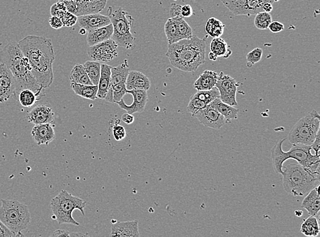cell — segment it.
Listing matches in <instances>:
<instances>
[{"instance_id":"9c48e42d","label":"cell","mask_w":320,"mask_h":237,"mask_svg":"<svg viewBox=\"0 0 320 237\" xmlns=\"http://www.w3.org/2000/svg\"><path fill=\"white\" fill-rule=\"evenodd\" d=\"M320 117L312 110L299 120L290 130L288 139L292 145L311 146L320 131Z\"/></svg>"},{"instance_id":"ab89813d","label":"cell","mask_w":320,"mask_h":237,"mask_svg":"<svg viewBox=\"0 0 320 237\" xmlns=\"http://www.w3.org/2000/svg\"><path fill=\"white\" fill-rule=\"evenodd\" d=\"M60 19L64 27H72L77 24L78 17L73 13L66 11L64 15L61 16Z\"/></svg>"},{"instance_id":"11a10c76","label":"cell","mask_w":320,"mask_h":237,"mask_svg":"<svg viewBox=\"0 0 320 237\" xmlns=\"http://www.w3.org/2000/svg\"><path fill=\"white\" fill-rule=\"evenodd\" d=\"M87 31L85 29H84V28H81L80 31V34H87Z\"/></svg>"},{"instance_id":"d4e9b609","label":"cell","mask_w":320,"mask_h":237,"mask_svg":"<svg viewBox=\"0 0 320 237\" xmlns=\"http://www.w3.org/2000/svg\"><path fill=\"white\" fill-rule=\"evenodd\" d=\"M127 59L116 67L111 68V86L112 87L121 84H126L128 73H129Z\"/></svg>"},{"instance_id":"8992f818","label":"cell","mask_w":320,"mask_h":237,"mask_svg":"<svg viewBox=\"0 0 320 237\" xmlns=\"http://www.w3.org/2000/svg\"><path fill=\"white\" fill-rule=\"evenodd\" d=\"M0 221L16 237L24 236L22 232L30 224L31 215L27 205L15 200H1Z\"/></svg>"},{"instance_id":"8fae6325","label":"cell","mask_w":320,"mask_h":237,"mask_svg":"<svg viewBox=\"0 0 320 237\" xmlns=\"http://www.w3.org/2000/svg\"><path fill=\"white\" fill-rule=\"evenodd\" d=\"M238 86L234 78L224 74L223 72L220 73L215 85L219 89V99L226 104L237 106L236 92Z\"/></svg>"},{"instance_id":"5bb4252c","label":"cell","mask_w":320,"mask_h":237,"mask_svg":"<svg viewBox=\"0 0 320 237\" xmlns=\"http://www.w3.org/2000/svg\"><path fill=\"white\" fill-rule=\"evenodd\" d=\"M193 117L196 118L204 126L214 129H221L226 122L225 118L210 103L197 112Z\"/></svg>"},{"instance_id":"7c38bea8","label":"cell","mask_w":320,"mask_h":237,"mask_svg":"<svg viewBox=\"0 0 320 237\" xmlns=\"http://www.w3.org/2000/svg\"><path fill=\"white\" fill-rule=\"evenodd\" d=\"M118 45L113 39H109L96 45L89 46L87 55L96 62H107L113 60L118 55Z\"/></svg>"},{"instance_id":"44dd1931","label":"cell","mask_w":320,"mask_h":237,"mask_svg":"<svg viewBox=\"0 0 320 237\" xmlns=\"http://www.w3.org/2000/svg\"><path fill=\"white\" fill-rule=\"evenodd\" d=\"M127 90L133 89H143L148 90L151 87L150 80L148 77L137 71H129L126 81Z\"/></svg>"},{"instance_id":"4fadbf2b","label":"cell","mask_w":320,"mask_h":237,"mask_svg":"<svg viewBox=\"0 0 320 237\" xmlns=\"http://www.w3.org/2000/svg\"><path fill=\"white\" fill-rule=\"evenodd\" d=\"M17 82L6 65L0 63V103L15 98Z\"/></svg>"},{"instance_id":"6f0895ef","label":"cell","mask_w":320,"mask_h":237,"mask_svg":"<svg viewBox=\"0 0 320 237\" xmlns=\"http://www.w3.org/2000/svg\"><path fill=\"white\" fill-rule=\"evenodd\" d=\"M279 0H273L274 2H277V1H279Z\"/></svg>"},{"instance_id":"9a60e30c","label":"cell","mask_w":320,"mask_h":237,"mask_svg":"<svg viewBox=\"0 0 320 237\" xmlns=\"http://www.w3.org/2000/svg\"><path fill=\"white\" fill-rule=\"evenodd\" d=\"M126 93L133 96V103L130 105H126L125 102L122 99L116 103L119 105V108L131 114L144 112L148 101L147 90L143 89H133L126 91Z\"/></svg>"},{"instance_id":"f35d334b","label":"cell","mask_w":320,"mask_h":237,"mask_svg":"<svg viewBox=\"0 0 320 237\" xmlns=\"http://www.w3.org/2000/svg\"><path fill=\"white\" fill-rule=\"evenodd\" d=\"M263 50L261 48L254 49L251 52L248 53L247 55V62L251 64L259 62L262 58Z\"/></svg>"},{"instance_id":"bcb514c9","label":"cell","mask_w":320,"mask_h":237,"mask_svg":"<svg viewBox=\"0 0 320 237\" xmlns=\"http://www.w3.org/2000/svg\"><path fill=\"white\" fill-rule=\"evenodd\" d=\"M193 14V10L191 5L186 4L181 7V16L183 18H188L191 17Z\"/></svg>"},{"instance_id":"ffe728a7","label":"cell","mask_w":320,"mask_h":237,"mask_svg":"<svg viewBox=\"0 0 320 237\" xmlns=\"http://www.w3.org/2000/svg\"><path fill=\"white\" fill-rule=\"evenodd\" d=\"M114 33V28L112 24L97 28L94 30L87 31V43L88 46L96 45L109 39H111Z\"/></svg>"},{"instance_id":"5b68a950","label":"cell","mask_w":320,"mask_h":237,"mask_svg":"<svg viewBox=\"0 0 320 237\" xmlns=\"http://www.w3.org/2000/svg\"><path fill=\"white\" fill-rule=\"evenodd\" d=\"M286 139H281L271 149V159L274 172L281 175L285 161L291 159L314 173H320V156L311 153V146L292 145L289 151L284 152L282 147Z\"/></svg>"},{"instance_id":"1f68e13d","label":"cell","mask_w":320,"mask_h":237,"mask_svg":"<svg viewBox=\"0 0 320 237\" xmlns=\"http://www.w3.org/2000/svg\"><path fill=\"white\" fill-rule=\"evenodd\" d=\"M41 99L34 91L29 89H24L19 92L17 100L25 108H31Z\"/></svg>"},{"instance_id":"603a6c76","label":"cell","mask_w":320,"mask_h":237,"mask_svg":"<svg viewBox=\"0 0 320 237\" xmlns=\"http://www.w3.org/2000/svg\"><path fill=\"white\" fill-rule=\"evenodd\" d=\"M217 79V72L205 70L195 81L193 87L198 91L208 90L215 87Z\"/></svg>"},{"instance_id":"4dcf8cb0","label":"cell","mask_w":320,"mask_h":237,"mask_svg":"<svg viewBox=\"0 0 320 237\" xmlns=\"http://www.w3.org/2000/svg\"><path fill=\"white\" fill-rule=\"evenodd\" d=\"M224 24L214 17H210L205 24V31L212 38L221 37L224 31Z\"/></svg>"},{"instance_id":"9f6ffc18","label":"cell","mask_w":320,"mask_h":237,"mask_svg":"<svg viewBox=\"0 0 320 237\" xmlns=\"http://www.w3.org/2000/svg\"><path fill=\"white\" fill-rule=\"evenodd\" d=\"M302 211H298V212H296V216H298V217H300V216L302 215Z\"/></svg>"},{"instance_id":"7402d4cb","label":"cell","mask_w":320,"mask_h":237,"mask_svg":"<svg viewBox=\"0 0 320 237\" xmlns=\"http://www.w3.org/2000/svg\"><path fill=\"white\" fill-rule=\"evenodd\" d=\"M319 187L311 189L302 203V208H305L310 216H316L320 211V198Z\"/></svg>"},{"instance_id":"836d02e7","label":"cell","mask_w":320,"mask_h":237,"mask_svg":"<svg viewBox=\"0 0 320 237\" xmlns=\"http://www.w3.org/2000/svg\"><path fill=\"white\" fill-rule=\"evenodd\" d=\"M84 67L93 85L98 86L101 75V64L96 61H87L84 64Z\"/></svg>"},{"instance_id":"816d5d0a","label":"cell","mask_w":320,"mask_h":237,"mask_svg":"<svg viewBox=\"0 0 320 237\" xmlns=\"http://www.w3.org/2000/svg\"><path fill=\"white\" fill-rule=\"evenodd\" d=\"M53 237H71V233L65 230H57L53 233Z\"/></svg>"},{"instance_id":"db71d44e","label":"cell","mask_w":320,"mask_h":237,"mask_svg":"<svg viewBox=\"0 0 320 237\" xmlns=\"http://www.w3.org/2000/svg\"><path fill=\"white\" fill-rule=\"evenodd\" d=\"M208 57H209V59H211V60H213V61L217 60V56L214 55V54L212 52H210V53H209Z\"/></svg>"},{"instance_id":"ee69618b","label":"cell","mask_w":320,"mask_h":237,"mask_svg":"<svg viewBox=\"0 0 320 237\" xmlns=\"http://www.w3.org/2000/svg\"><path fill=\"white\" fill-rule=\"evenodd\" d=\"M269 30L273 33L280 32L284 30V25L279 22H273L270 24L268 26Z\"/></svg>"},{"instance_id":"f6af8a7d","label":"cell","mask_w":320,"mask_h":237,"mask_svg":"<svg viewBox=\"0 0 320 237\" xmlns=\"http://www.w3.org/2000/svg\"><path fill=\"white\" fill-rule=\"evenodd\" d=\"M181 7L182 6H180V4H177V3H172L170 10V15L171 18L181 16Z\"/></svg>"},{"instance_id":"52a82bcc","label":"cell","mask_w":320,"mask_h":237,"mask_svg":"<svg viewBox=\"0 0 320 237\" xmlns=\"http://www.w3.org/2000/svg\"><path fill=\"white\" fill-rule=\"evenodd\" d=\"M107 15L113 25L112 39L119 47L126 50H133L135 38L131 32L134 22L133 17L122 7L114 8L110 6L107 10Z\"/></svg>"},{"instance_id":"681fc988","label":"cell","mask_w":320,"mask_h":237,"mask_svg":"<svg viewBox=\"0 0 320 237\" xmlns=\"http://www.w3.org/2000/svg\"><path fill=\"white\" fill-rule=\"evenodd\" d=\"M320 131L318 133L317 136L315 139L314 142H313L312 145H311V150H314L315 154L320 156Z\"/></svg>"},{"instance_id":"7dc6e473","label":"cell","mask_w":320,"mask_h":237,"mask_svg":"<svg viewBox=\"0 0 320 237\" xmlns=\"http://www.w3.org/2000/svg\"><path fill=\"white\" fill-rule=\"evenodd\" d=\"M16 237L14 233L8 229V228L0 221V237Z\"/></svg>"},{"instance_id":"3957f363","label":"cell","mask_w":320,"mask_h":237,"mask_svg":"<svg viewBox=\"0 0 320 237\" xmlns=\"http://www.w3.org/2000/svg\"><path fill=\"white\" fill-rule=\"evenodd\" d=\"M206 43L193 35L190 39L169 45L166 56L172 66L184 72H194L204 64Z\"/></svg>"},{"instance_id":"60d3db41","label":"cell","mask_w":320,"mask_h":237,"mask_svg":"<svg viewBox=\"0 0 320 237\" xmlns=\"http://www.w3.org/2000/svg\"><path fill=\"white\" fill-rule=\"evenodd\" d=\"M66 11H67V10H66V6H64V3L59 1L53 4L50 8L51 15L56 16V17H59V18Z\"/></svg>"},{"instance_id":"d6a6232c","label":"cell","mask_w":320,"mask_h":237,"mask_svg":"<svg viewBox=\"0 0 320 237\" xmlns=\"http://www.w3.org/2000/svg\"><path fill=\"white\" fill-rule=\"evenodd\" d=\"M172 19L176 24L179 40L190 39L193 37V29L182 17H172Z\"/></svg>"},{"instance_id":"cb8c5ba5","label":"cell","mask_w":320,"mask_h":237,"mask_svg":"<svg viewBox=\"0 0 320 237\" xmlns=\"http://www.w3.org/2000/svg\"><path fill=\"white\" fill-rule=\"evenodd\" d=\"M111 68L112 66L106 64H101V75L98 84L97 98L105 99L111 86Z\"/></svg>"},{"instance_id":"4316f807","label":"cell","mask_w":320,"mask_h":237,"mask_svg":"<svg viewBox=\"0 0 320 237\" xmlns=\"http://www.w3.org/2000/svg\"><path fill=\"white\" fill-rule=\"evenodd\" d=\"M70 87L77 95L84 99L94 101L97 99L98 86L86 84H70Z\"/></svg>"},{"instance_id":"e575fe53","label":"cell","mask_w":320,"mask_h":237,"mask_svg":"<svg viewBox=\"0 0 320 237\" xmlns=\"http://www.w3.org/2000/svg\"><path fill=\"white\" fill-rule=\"evenodd\" d=\"M165 32L168 40V45L179 41L178 32L176 24L172 18L168 19L165 24Z\"/></svg>"},{"instance_id":"f546056e","label":"cell","mask_w":320,"mask_h":237,"mask_svg":"<svg viewBox=\"0 0 320 237\" xmlns=\"http://www.w3.org/2000/svg\"><path fill=\"white\" fill-rule=\"evenodd\" d=\"M300 232L307 237H318L320 234V226L315 216H309L305 219L300 227Z\"/></svg>"},{"instance_id":"8d00e7d4","label":"cell","mask_w":320,"mask_h":237,"mask_svg":"<svg viewBox=\"0 0 320 237\" xmlns=\"http://www.w3.org/2000/svg\"><path fill=\"white\" fill-rule=\"evenodd\" d=\"M272 22V16L265 12H260L257 13L255 17L254 25L258 29H268L269 25Z\"/></svg>"},{"instance_id":"d6986e66","label":"cell","mask_w":320,"mask_h":237,"mask_svg":"<svg viewBox=\"0 0 320 237\" xmlns=\"http://www.w3.org/2000/svg\"><path fill=\"white\" fill-rule=\"evenodd\" d=\"M110 236L120 237H140L138 222L135 220L116 222L112 226Z\"/></svg>"},{"instance_id":"ba28073f","label":"cell","mask_w":320,"mask_h":237,"mask_svg":"<svg viewBox=\"0 0 320 237\" xmlns=\"http://www.w3.org/2000/svg\"><path fill=\"white\" fill-rule=\"evenodd\" d=\"M86 206V201L73 196L66 190L61 191L50 203L53 215L59 224H70L80 226V223L73 218V212L78 209L83 215H85L84 208Z\"/></svg>"},{"instance_id":"83f0119b","label":"cell","mask_w":320,"mask_h":237,"mask_svg":"<svg viewBox=\"0 0 320 237\" xmlns=\"http://www.w3.org/2000/svg\"><path fill=\"white\" fill-rule=\"evenodd\" d=\"M70 84L93 85L86 73L84 65L77 64L74 66L70 74Z\"/></svg>"},{"instance_id":"d590c367","label":"cell","mask_w":320,"mask_h":237,"mask_svg":"<svg viewBox=\"0 0 320 237\" xmlns=\"http://www.w3.org/2000/svg\"><path fill=\"white\" fill-rule=\"evenodd\" d=\"M87 14L101 13L106 6L107 0H84Z\"/></svg>"},{"instance_id":"277c9868","label":"cell","mask_w":320,"mask_h":237,"mask_svg":"<svg viewBox=\"0 0 320 237\" xmlns=\"http://www.w3.org/2000/svg\"><path fill=\"white\" fill-rule=\"evenodd\" d=\"M283 165V187L293 196H306L320 184V173H314L296 161H285Z\"/></svg>"},{"instance_id":"7a4b0ae2","label":"cell","mask_w":320,"mask_h":237,"mask_svg":"<svg viewBox=\"0 0 320 237\" xmlns=\"http://www.w3.org/2000/svg\"><path fill=\"white\" fill-rule=\"evenodd\" d=\"M0 63L6 65L15 77L17 82L16 100L19 92L24 89H31L40 98L45 96V89L31 73L29 61L19 48L18 43L10 41L3 47L0 53Z\"/></svg>"},{"instance_id":"b9f144b4","label":"cell","mask_w":320,"mask_h":237,"mask_svg":"<svg viewBox=\"0 0 320 237\" xmlns=\"http://www.w3.org/2000/svg\"><path fill=\"white\" fill-rule=\"evenodd\" d=\"M113 135L114 138L117 141H121L123 139L125 138L126 133L124 126L119 124H116L113 126Z\"/></svg>"},{"instance_id":"7bdbcfd3","label":"cell","mask_w":320,"mask_h":237,"mask_svg":"<svg viewBox=\"0 0 320 237\" xmlns=\"http://www.w3.org/2000/svg\"><path fill=\"white\" fill-rule=\"evenodd\" d=\"M49 25L55 30H59L64 27L63 23L59 17L52 16L49 19Z\"/></svg>"},{"instance_id":"2e32d148","label":"cell","mask_w":320,"mask_h":237,"mask_svg":"<svg viewBox=\"0 0 320 237\" xmlns=\"http://www.w3.org/2000/svg\"><path fill=\"white\" fill-rule=\"evenodd\" d=\"M26 118L28 122L34 124L52 123L55 119V112L51 105L38 104L28 112Z\"/></svg>"},{"instance_id":"f1b7e54d","label":"cell","mask_w":320,"mask_h":237,"mask_svg":"<svg viewBox=\"0 0 320 237\" xmlns=\"http://www.w3.org/2000/svg\"><path fill=\"white\" fill-rule=\"evenodd\" d=\"M210 52L213 53L217 57H223L224 59L231 56L232 51L229 49L226 40L222 38H214L210 43Z\"/></svg>"},{"instance_id":"484cf974","label":"cell","mask_w":320,"mask_h":237,"mask_svg":"<svg viewBox=\"0 0 320 237\" xmlns=\"http://www.w3.org/2000/svg\"><path fill=\"white\" fill-rule=\"evenodd\" d=\"M210 104L225 118L226 121L234 120L238 118L239 110L233 106L223 103L219 98L213 100L211 102Z\"/></svg>"},{"instance_id":"ac0fdd59","label":"cell","mask_w":320,"mask_h":237,"mask_svg":"<svg viewBox=\"0 0 320 237\" xmlns=\"http://www.w3.org/2000/svg\"><path fill=\"white\" fill-rule=\"evenodd\" d=\"M31 136L38 145H48L56 138L55 131L52 123L35 124L31 130Z\"/></svg>"},{"instance_id":"6da1fadb","label":"cell","mask_w":320,"mask_h":237,"mask_svg":"<svg viewBox=\"0 0 320 237\" xmlns=\"http://www.w3.org/2000/svg\"><path fill=\"white\" fill-rule=\"evenodd\" d=\"M18 45L29 61L36 80L44 89L50 87L54 82L53 64L56 59L52 40L30 35L21 40Z\"/></svg>"},{"instance_id":"e0dca14e","label":"cell","mask_w":320,"mask_h":237,"mask_svg":"<svg viewBox=\"0 0 320 237\" xmlns=\"http://www.w3.org/2000/svg\"><path fill=\"white\" fill-rule=\"evenodd\" d=\"M77 22L81 28H84L87 31L112 24L108 16L102 15L100 13L79 16Z\"/></svg>"},{"instance_id":"30bf717a","label":"cell","mask_w":320,"mask_h":237,"mask_svg":"<svg viewBox=\"0 0 320 237\" xmlns=\"http://www.w3.org/2000/svg\"><path fill=\"white\" fill-rule=\"evenodd\" d=\"M223 4L235 15H254L262 12L265 3H273V0H221Z\"/></svg>"},{"instance_id":"f5cc1de1","label":"cell","mask_w":320,"mask_h":237,"mask_svg":"<svg viewBox=\"0 0 320 237\" xmlns=\"http://www.w3.org/2000/svg\"><path fill=\"white\" fill-rule=\"evenodd\" d=\"M262 9L263 12L265 13H271L272 9H273V6H272V3L266 2L263 5Z\"/></svg>"},{"instance_id":"f907efd6","label":"cell","mask_w":320,"mask_h":237,"mask_svg":"<svg viewBox=\"0 0 320 237\" xmlns=\"http://www.w3.org/2000/svg\"><path fill=\"white\" fill-rule=\"evenodd\" d=\"M122 120L123 122H125L126 124H131L133 123L135 119L133 114L127 113V112H126V113L123 114L122 116Z\"/></svg>"},{"instance_id":"74e56055","label":"cell","mask_w":320,"mask_h":237,"mask_svg":"<svg viewBox=\"0 0 320 237\" xmlns=\"http://www.w3.org/2000/svg\"><path fill=\"white\" fill-rule=\"evenodd\" d=\"M112 89H113L114 103L120 101L121 99H123L124 96L127 94L126 93L127 89H126V84H118V85L112 87Z\"/></svg>"},{"instance_id":"c3c4849f","label":"cell","mask_w":320,"mask_h":237,"mask_svg":"<svg viewBox=\"0 0 320 237\" xmlns=\"http://www.w3.org/2000/svg\"><path fill=\"white\" fill-rule=\"evenodd\" d=\"M61 1L62 0H59V1ZM72 1L76 3L77 7H78V17L79 16L86 15V8L84 0H72Z\"/></svg>"}]
</instances>
